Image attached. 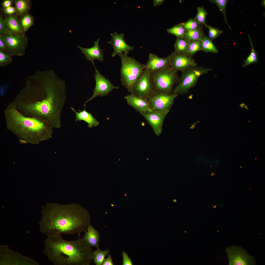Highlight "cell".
<instances>
[{
	"instance_id": "cell-36",
	"label": "cell",
	"mask_w": 265,
	"mask_h": 265,
	"mask_svg": "<svg viewBox=\"0 0 265 265\" xmlns=\"http://www.w3.org/2000/svg\"><path fill=\"white\" fill-rule=\"evenodd\" d=\"M207 27L209 30L208 37L212 40L217 38L223 32V31L211 26L208 25Z\"/></svg>"
},
{
	"instance_id": "cell-42",
	"label": "cell",
	"mask_w": 265,
	"mask_h": 265,
	"mask_svg": "<svg viewBox=\"0 0 265 265\" xmlns=\"http://www.w3.org/2000/svg\"><path fill=\"white\" fill-rule=\"evenodd\" d=\"M13 2V1L11 0H4L2 3L3 7L4 9L11 6Z\"/></svg>"
},
{
	"instance_id": "cell-26",
	"label": "cell",
	"mask_w": 265,
	"mask_h": 265,
	"mask_svg": "<svg viewBox=\"0 0 265 265\" xmlns=\"http://www.w3.org/2000/svg\"><path fill=\"white\" fill-rule=\"evenodd\" d=\"M110 250L108 249L102 250L98 249L93 252L92 260L96 265H102L105 257L109 253Z\"/></svg>"
},
{
	"instance_id": "cell-41",
	"label": "cell",
	"mask_w": 265,
	"mask_h": 265,
	"mask_svg": "<svg viewBox=\"0 0 265 265\" xmlns=\"http://www.w3.org/2000/svg\"><path fill=\"white\" fill-rule=\"evenodd\" d=\"M102 265H113L114 264L112 261L111 256L109 255L106 258H105Z\"/></svg>"
},
{
	"instance_id": "cell-33",
	"label": "cell",
	"mask_w": 265,
	"mask_h": 265,
	"mask_svg": "<svg viewBox=\"0 0 265 265\" xmlns=\"http://www.w3.org/2000/svg\"><path fill=\"white\" fill-rule=\"evenodd\" d=\"M209 1L212 3H215L216 4L220 11L224 15L225 22L228 25L229 28L231 29V27L228 23L226 16V9L227 4L229 0H211Z\"/></svg>"
},
{
	"instance_id": "cell-20",
	"label": "cell",
	"mask_w": 265,
	"mask_h": 265,
	"mask_svg": "<svg viewBox=\"0 0 265 265\" xmlns=\"http://www.w3.org/2000/svg\"><path fill=\"white\" fill-rule=\"evenodd\" d=\"M71 109L75 113V120L76 122L78 121H80L83 120L85 122L88 124V127L91 128L93 126L96 127L99 124V122L91 113L87 111L85 107L84 109L80 111L79 109V112L76 111L73 107H70Z\"/></svg>"
},
{
	"instance_id": "cell-34",
	"label": "cell",
	"mask_w": 265,
	"mask_h": 265,
	"mask_svg": "<svg viewBox=\"0 0 265 265\" xmlns=\"http://www.w3.org/2000/svg\"><path fill=\"white\" fill-rule=\"evenodd\" d=\"M12 56L0 50V67H5L11 63L13 61Z\"/></svg>"
},
{
	"instance_id": "cell-38",
	"label": "cell",
	"mask_w": 265,
	"mask_h": 265,
	"mask_svg": "<svg viewBox=\"0 0 265 265\" xmlns=\"http://www.w3.org/2000/svg\"><path fill=\"white\" fill-rule=\"evenodd\" d=\"M123 258L122 265H132V262L127 254L124 251L122 252Z\"/></svg>"
},
{
	"instance_id": "cell-39",
	"label": "cell",
	"mask_w": 265,
	"mask_h": 265,
	"mask_svg": "<svg viewBox=\"0 0 265 265\" xmlns=\"http://www.w3.org/2000/svg\"><path fill=\"white\" fill-rule=\"evenodd\" d=\"M0 50L4 52L9 54L8 47L5 41L3 36L0 35Z\"/></svg>"
},
{
	"instance_id": "cell-7",
	"label": "cell",
	"mask_w": 265,
	"mask_h": 265,
	"mask_svg": "<svg viewBox=\"0 0 265 265\" xmlns=\"http://www.w3.org/2000/svg\"><path fill=\"white\" fill-rule=\"evenodd\" d=\"M153 90L159 92L172 93L173 85L179 77L177 72L171 67L151 72Z\"/></svg>"
},
{
	"instance_id": "cell-28",
	"label": "cell",
	"mask_w": 265,
	"mask_h": 265,
	"mask_svg": "<svg viewBox=\"0 0 265 265\" xmlns=\"http://www.w3.org/2000/svg\"><path fill=\"white\" fill-rule=\"evenodd\" d=\"M189 41L183 39L177 38L174 44V52L178 53H186Z\"/></svg>"
},
{
	"instance_id": "cell-30",
	"label": "cell",
	"mask_w": 265,
	"mask_h": 265,
	"mask_svg": "<svg viewBox=\"0 0 265 265\" xmlns=\"http://www.w3.org/2000/svg\"><path fill=\"white\" fill-rule=\"evenodd\" d=\"M197 13L195 18L199 24L207 27L208 25L206 23V19L208 13L203 6H199L197 8Z\"/></svg>"
},
{
	"instance_id": "cell-4",
	"label": "cell",
	"mask_w": 265,
	"mask_h": 265,
	"mask_svg": "<svg viewBox=\"0 0 265 265\" xmlns=\"http://www.w3.org/2000/svg\"><path fill=\"white\" fill-rule=\"evenodd\" d=\"M4 113L7 129L16 136L20 144L36 145L51 138L53 128L48 122L23 115L13 102L8 104Z\"/></svg>"
},
{
	"instance_id": "cell-32",
	"label": "cell",
	"mask_w": 265,
	"mask_h": 265,
	"mask_svg": "<svg viewBox=\"0 0 265 265\" xmlns=\"http://www.w3.org/2000/svg\"><path fill=\"white\" fill-rule=\"evenodd\" d=\"M34 20L32 15L28 13L22 16L20 21L23 31L24 33L33 25Z\"/></svg>"
},
{
	"instance_id": "cell-29",
	"label": "cell",
	"mask_w": 265,
	"mask_h": 265,
	"mask_svg": "<svg viewBox=\"0 0 265 265\" xmlns=\"http://www.w3.org/2000/svg\"><path fill=\"white\" fill-rule=\"evenodd\" d=\"M168 33L175 36L177 38L183 39L186 30L182 23L174 25L172 27L167 29Z\"/></svg>"
},
{
	"instance_id": "cell-16",
	"label": "cell",
	"mask_w": 265,
	"mask_h": 265,
	"mask_svg": "<svg viewBox=\"0 0 265 265\" xmlns=\"http://www.w3.org/2000/svg\"><path fill=\"white\" fill-rule=\"evenodd\" d=\"M111 39L108 43L111 45L113 48V51L111 54L112 57H114L118 54L124 52L128 54L129 52L134 49V47L127 44L124 40V35L123 33L118 34L116 31L111 33Z\"/></svg>"
},
{
	"instance_id": "cell-15",
	"label": "cell",
	"mask_w": 265,
	"mask_h": 265,
	"mask_svg": "<svg viewBox=\"0 0 265 265\" xmlns=\"http://www.w3.org/2000/svg\"><path fill=\"white\" fill-rule=\"evenodd\" d=\"M170 67L177 72H182L186 68L197 66L195 60L187 54L172 52L169 55Z\"/></svg>"
},
{
	"instance_id": "cell-6",
	"label": "cell",
	"mask_w": 265,
	"mask_h": 265,
	"mask_svg": "<svg viewBox=\"0 0 265 265\" xmlns=\"http://www.w3.org/2000/svg\"><path fill=\"white\" fill-rule=\"evenodd\" d=\"M212 70L211 68L197 66L186 68L182 72L181 75L179 78L176 86L173 89L172 93L178 95L186 93L196 85L200 77Z\"/></svg>"
},
{
	"instance_id": "cell-37",
	"label": "cell",
	"mask_w": 265,
	"mask_h": 265,
	"mask_svg": "<svg viewBox=\"0 0 265 265\" xmlns=\"http://www.w3.org/2000/svg\"><path fill=\"white\" fill-rule=\"evenodd\" d=\"M8 28L2 15H0V35H4L12 34Z\"/></svg>"
},
{
	"instance_id": "cell-17",
	"label": "cell",
	"mask_w": 265,
	"mask_h": 265,
	"mask_svg": "<svg viewBox=\"0 0 265 265\" xmlns=\"http://www.w3.org/2000/svg\"><path fill=\"white\" fill-rule=\"evenodd\" d=\"M145 66L146 69L151 72L169 68L170 67L169 56L160 58L156 54L150 53Z\"/></svg>"
},
{
	"instance_id": "cell-25",
	"label": "cell",
	"mask_w": 265,
	"mask_h": 265,
	"mask_svg": "<svg viewBox=\"0 0 265 265\" xmlns=\"http://www.w3.org/2000/svg\"><path fill=\"white\" fill-rule=\"evenodd\" d=\"M200 51L214 53H217L218 52L217 48L213 44L212 40L206 36L201 40Z\"/></svg>"
},
{
	"instance_id": "cell-40",
	"label": "cell",
	"mask_w": 265,
	"mask_h": 265,
	"mask_svg": "<svg viewBox=\"0 0 265 265\" xmlns=\"http://www.w3.org/2000/svg\"><path fill=\"white\" fill-rule=\"evenodd\" d=\"M16 12L15 8L11 6L6 8L4 9L5 13L9 15L13 14Z\"/></svg>"
},
{
	"instance_id": "cell-24",
	"label": "cell",
	"mask_w": 265,
	"mask_h": 265,
	"mask_svg": "<svg viewBox=\"0 0 265 265\" xmlns=\"http://www.w3.org/2000/svg\"><path fill=\"white\" fill-rule=\"evenodd\" d=\"M13 1L18 15L22 16L28 13L30 8V0H15Z\"/></svg>"
},
{
	"instance_id": "cell-43",
	"label": "cell",
	"mask_w": 265,
	"mask_h": 265,
	"mask_svg": "<svg viewBox=\"0 0 265 265\" xmlns=\"http://www.w3.org/2000/svg\"><path fill=\"white\" fill-rule=\"evenodd\" d=\"M164 0H153V4L154 6L156 7L159 6L163 3Z\"/></svg>"
},
{
	"instance_id": "cell-18",
	"label": "cell",
	"mask_w": 265,
	"mask_h": 265,
	"mask_svg": "<svg viewBox=\"0 0 265 265\" xmlns=\"http://www.w3.org/2000/svg\"><path fill=\"white\" fill-rule=\"evenodd\" d=\"M128 104L133 107L140 114L152 110L148 99L136 96L132 94L124 97Z\"/></svg>"
},
{
	"instance_id": "cell-22",
	"label": "cell",
	"mask_w": 265,
	"mask_h": 265,
	"mask_svg": "<svg viewBox=\"0 0 265 265\" xmlns=\"http://www.w3.org/2000/svg\"><path fill=\"white\" fill-rule=\"evenodd\" d=\"M4 21L8 28L12 33L16 34H25L21 27L20 20L16 15H9L4 19Z\"/></svg>"
},
{
	"instance_id": "cell-13",
	"label": "cell",
	"mask_w": 265,
	"mask_h": 265,
	"mask_svg": "<svg viewBox=\"0 0 265 265\" xmlns=\"http://www.w3.org/2000/svg\"><path fill=\"white\" fill-rule=\"evenodd\" d=\"M95 68V74L94 76L95 81V86L92 96L86 100L84 105L85 107L87 103L90 101L98 96L103 97L107 96L113 89L119 88L114 86L110 80L102 75L95 67L94 63L92 62Z\"/></svg>"
},
{
	"instance_id": "cell-21",
	"label": "cell",
	"mask_w": 265,
	"mask_h": 265,
	"mask_svg": "<svg viewBox=\"0 0 265 265\" xmlns=\"http://www.w3.org/2000/svg\"><path fill=\"white\" fill-rule=\"evenodd\" d=\"M84 232V235L82 238L91 247L99 249L100 236L98 231L90 224Z\"/></svg>"
},
{
	"instance_id": "cell-10",
	"label": "cell",
	"mask_w": 265,
	"mask_h": 265,
	"mask_svg": "<svg viewBox=\"0 0 265 265\" xmlns=\"http://www.w3.org/2000/svg\"><path fill=\"white\" fill-rule=\"evenodd\" d=\"M225 251L229 265H254L256 264L254 257L240 246L228 247Z\"/></svg>"
},
{
	"instance_id": "cell-11",
	"label": "cell",
	"mask_w": 265,
	"mask_h": 265,
	"mask_svg": "<svg viewBox=\"0 0 265 265\" xmlns=\"http://www.w3.org/2000/svg\"><path fill=\"white\" fill-rule=\"evenodd\" d=\"M2 36L6 43L9 54L12 56H22L25 54L28 38L25 34L12 33Z\"/></svg>"
},
{
	"instance_id": "cell-1",
	"label": "cell",
	"mask_w": 265,
	"mask_h": 265,
	"mask_svg": "<svg viewBox=\"0 0 265 265\" xmlns=\"http://www.w3.org/2000/svg\"><path fill=\"white\" fill-rule=\"evenodd\" d=\"M14 101L23 115L42 119L53 128L61 126V114L66 99V82L53 70L37 71L25 79Z\"/></svg>"
},
{
	"instance_id": "cell-19",
	"label": "cell",
	"mask_w": 265,
	"mask_h": 265,
	"mask_svg": "<svg viewBox=\"0 0 265 265\" xmlns=\"http://www.w3.org/2000/svg\"><path fill=\"white\" fill-rule=\"evenodd\" d=\"M100 38H98L96 41L94 42V45L92 47L86 48H83L80 45L77 47L81 51V52L83 54L86 59L92 62L94 60H97L100 62L104 61V56L103 52L105 49L101 48L99 46Z\"/></svg>"
},
{
	"instance_id": "cell-9",
	"label": "cell",
	"mask_w": 265,
	"mask_h": 265,
	"mask_svg": "<svg viewBox=\"0 0 265 265\" xmlns=\"http://www.w3.org/2000/svg\"><path fill=\"white\" fill-rule=\"evenodd\" d=\"M151 72L145 69L130 90L131 94L148 99L153 91Z\"/></svg>"
},
{
	"instance_id": "cell-8",
	"label": "cell",
	"mask_w": 265,
	"mask_h": 265,
	"mask_svg": "<svg viewBox=\"0 0 265 265\" xmlns=\"http://www.w3.org/2000/svg\"><path fill=\"white\" fill-rule=\"evenodd\" d=\"M0 265H39L32 258L24 256L6 245H0Z\"/></svg>"
},
{
	"instance_id": "cell-12",
	"label": "cell",
	"mask_w": 265,
	"mask_h": 265,
	"mask_svg": "<svg viewBox=\"0 0 265 265\" xmlns=\"http://www.w3.org/2000/svg\"><path fill=\"white\" fill-rule=\"evenodd\" d=\"M178 95L153 91L148 99L152 110H170Z\"/></svg>"
},
{
	"instance_id": "cell-31",
	"label": "cell",
	"mask_w": 265,
	"mask_h": 265,
	"mask_svg": "<svg viewBox=\"0 0 265 265\" xmlns=\"http://www.w3.org/2000/svg\"><path fill=\"white\" fill-rule=\"evenodd\" d=\"M201 45V40L189 41L186 53L192 57L198 52L200 51Z\"/></svg>"
},
{
	"instance_id": "cell-27",
	"label": "cell",
	"mask_w": 265,
	"mask_h": 265,
	"mask_svg": "<svg viewBox=\"0 0 265 265\" xmlns=\"http://www.w3.org/2000/svg\"><path fill=\"white\" fill-rule=\"evenodd\" d=\"M248 36L251 46V52L244 61V64L242 66V67L246 66L250 64L257 63L258 61V53L254 47L250 36L249 34Z\"/></svg>"
},
{
	"instance_id": "cell-5",
	"label": "cell",
	"mask_w": 265,
	"mask_h": 265,
	"mask_svg": "<svg viewBox=\"0 0 265 265\" xmlns=\"http://www.w3.org/2000/svg\"><path fill=\"white\" fill-rule=\"evenodd\" d=\"M118 54L121 60L120 80L121 84L130 92L135 82L146 69L145 65L128 56L125 53H121Z\"/></svg>"
},
{
	"instance_id": "cell-2",
	"label": "cell",
	"mask_w": 265,
	"mask_h": 265,
	"mask_svg": "<svg viewBox=\"0 0 265 265\" xmlns=\"http://www.w3.org/2000/svg\"><path fill=\"white\" fill-rule=\"evenodd\" d=\"M41 208L40 231L47 236L76 234L80 237L81 233L86 230L90 224L89 213L78 204L49 203Z\"/></svg>"
},
{
	"instance_id": "cell-14",
	"label": "cell",
	"mask_w": 265,
	"mask_h": 265,
	"mask_svg": "<svg viewBox=\"0 0 265 265\" xmlns=\"http://www.w3.org/2000/svg\"><path fill=\"white\" fill-rule=\"evenodd\" d=\"M169 111L168 110H152L140 114L146 119L156 134L159 136L162 132L164 120Z\"/></svg>"
},
{
	"instance_id": "cell-44",
	"label": "cell",
	"mask_w": 265,
	"mask_h": 265,
	"mask_svg": "<svg viewBox=\"0 0 265 265\" xmlns=\"http://www.w3.org/2000/svg\"><path fill=\"white\" fill-rule=\"evenodd\" d=\"M246 106L245 104L244 103H242L240 104V106L241 108H243V107L245 108V107Z\"/></svg>"
},
{
	"instance_id": "cell-3",
	"label": "cell",
	"mask_w": 265,
	"mask_h": 265,
	"mask_svg": "<svg viewBox=\"0 0 265 265\" xmlns=\"http://www.w3.org/2000/svg\"><path fill=\"white\" fill-rule=\"evenodd\" d=\"M43 252L54 265H89L93 251L82 238L75 241L64 239L61 235L47 236Z\"/></svg>"
},
{
	"instance_id": "cell-35",
	"label": "cell",
	"mask_w": 265,
	"mask_h": 265,
	"mask_svg": "<svg viewBox=\"0 0 265 265\" xmlns=\"http://www.w3.org/2000/svg\"><path fill=\"white\" fill-rule=\"evenodd\" d=\"M182 23L186 31L194 30L201 26L195 18H190L187 21Z\"/></svg>"
},
{
	"instance_id": "cell-23",
	"label": "cell",
	"mask_w": 265,
	"mask_h": 265,
	"mask_svg": "<svg viewBox=\"0 0 265 265\" xmlns=\"http://www.w3.org/2000/svg\"><path fill=\"white\" fill-rule=\"evenodd\" d=\"M203 26H200L194 29L186 31L183 39L189 41L202 40L205 36L203 30Z\"/></svg>"
}]
</instances>
